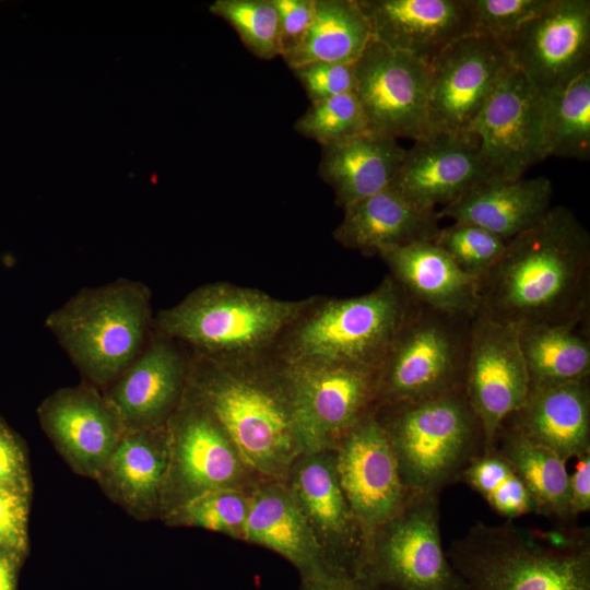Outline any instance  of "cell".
<instances>
[{"mask_svg":"<svg viewBox=\"0 0 590 590\" xmlns=\"http://www.w3.org/2000/svg\"><path fill=\"white\" fill-rule=\"evenodd\" d=\"M24 489L0 484V548L21 555L26 547L27 500Z\"/></svg>","mask_w":590,"mask_h":590,"instance_id":"cell-41","label":"cell"},{"mask_svg":"<svg viewBox=\"0 0 590 590\" xmlns=\"http://www.w3.org/2000/svg\"><path fill=\"white\" fill-rule=\"evenodd\" d=\"M438 497L411 492L366 538L356 579L367 590H468L441 544Z\"/></svg>","mask_w":590,"mask_h":590,"instance_id":"cell-8","label":"cell"},{"mask_svg":"<svg viewBox=\"0 0 590 590\" xmlns=\"http://www.w3.org/2000/svg\"><path fill=\"white\" fill-rule=\"evenodd\" d=\"M153 323L149 287L125 278L82 288L46 318L72 363L97 385L115 381L134 362Z\"/></svg>","mask_w":590,"mask_h":590,"instance_id":"cell-7","label":"cell"},{"mask_svg":"<svg viewBox=\"0 0 590 590\" xmlns=\"http://www.w3.org/2000/svg\"><path fill=\"white\" fill-rule=\"evenodd\" d=\"M460 481L477 492L506 520L515 521L535 514L524 484L496 449L476 457L463 471Z\"/></svg>","mask_w":590,"mask_h":590,"instance_id":"cell-34","label":"cell"},{"mask_svg":"<svg viewBox=\"0 0 590 590\" xmlns=\"http://www.w3.org/2000/svg\"><path fill=\"white\" fill-rule=\"evenodd\" d=\"M250 489L228 488L203 493L175 507L168 516L174 518V522L243 540Z\"/></svg>","mask_w":590,"mask_h":590,"instance_id":"cell-37","label":"cell"},{"mask_svg":"<svg viewBox=\"0 0 590 590\" xmlns=\"http://www.w3.org/2000/svg\"><path fill=\"white\" fill-rule=\"evenodd\" d=\"M332 448L339 482L367 538L411 493L375 409L343 433Z\"/></svg>","mask_w":590,"mask_h":590,"instance_id":"cell-16","label":"cell"},{"mask_svg":"<svg viewBox=\"0 0 590 590\" xmlns=\"http://www.w3.org/2000/svg\"><path fill=\"white\" fill-rule=\"evenodd\" d=\"M433 241L467 274L480 282L504 253L507 240L473 224L439 227Z\"/></svg>","mask_w":590,"mask_h":590,"instance_id":"cell-38","label":"cell"},{"mask_svg":"<svg viewBox=\"0 0 590 590\" xmlns=\"http://www.w3.org/2000/svg\"><path fill=\"white\" fill-rule=\"evenodd\" d=\"M504 424L567 462L589 452V378L531 388L523 406Z\"/></svg>","mask_w":590,"mask_h":590,"instance_id":"cell-27","label":"cell"},{"mask_svg":"<svg viewBox=\"0 0 590 590\" xmlns=\"http://www.w3.org/2000/svg\"><path fill=\"white\" fill-rule=\"evenodd\" d=\"M300 590H367L355 577L332 573L320 577L302 579Z\"/></svg>","mask_w":590,"mask_h":590,"instance_id":"cell-45","label":"cell"},{"mask_svg":"<svg viewBox=\"0 0 590 590\" xmlns=\"http://www.w3.org/2000/svg\"><path fill=\"white\" fill-rule=\"evenodd\" d=\"M373 39L429 64L472 33L467 0H357Z\"/></svg>","mask_w":590,"mask_h":590,"instance_id":"cell-21","label":"cell"},{"mask_svg":"<svg viewBox=\"0 0 590 590\" xmlns=\"http://www.w3.org/2000/svg\"><path fill=\"white\" fill-rule=\"evenodd\" d=\"M279 16L281 57L293 51L308 32L316 0H272Z\"/></svg>","mask_w":590,"mask_h":590,"instance_id":"cell-42","label":"cell"},{"mask_svg":"<svg viewBox=\"0 0 590 590\" xmlns=\"http://www.w3.org/2000/svg\"><path fill=\"white\" fill-rule=\"evenodd\" d=\"M188 365L189 353L153 330L143 351L106 397L125 429L167 423L185 393Z\"/></svg>","mask_w":590,"mask_h":590,"instance_id":"cell-20","label":"cell"},{"mask_svg":"<svg viewBox=\"0 0 590 590\" xmlns=\"http://www.w3.org/2000/svg\"><path fill=\"white\" fill-rule=\"evenodd\" d=\"M354 73V94L371 132L413 141L426 135L427 63L371 38Z\"/></svg>","mask_w":590,"mask_h":590,"instance_id":"cell-14","label":"cell"},{"mask_svg":"<svg viewBox=\"0 0 590 590\" xmlns=\"http://www.w3.org/2000/svg\"><path fill=\"white\" fill-rule=\"evenodd\" d=\"M530 379L518 328L476 314L471 322L463 389L485 436L495 449L504 423L526 403Z\"/></svg>","mask_w":590,"mask_h":590,"instance_id":"cell-13","label":"cell"},{"mask_svg":"<svg viewBox=\"0 0 590 590\" xmlns=\"http://www.w3.org/2000/svg\"><path fill=\"white\" fill-rule=\"evenodd\" d=\"M294 129L303 137L316 141L321 148L332 146L370 131L354 92L310 103L296 120Z\"/></svg>","mask_w":590,"mask_h":590,"instance_id":"cell-36","label":"cell"},{"mask_svg":"<svg viewBox=\"0 0 590 590\" xmlns=\"http://www.w3.org/2000/svg\"><path fill=\"white\" fill-rule=\"evenodd\" d=\"M472 319L413 303L378 369L377 405L463 387Z\"/></svg>","mask_w":590,"mask_h":590,"instance_id":"cell-9","label":"cell"},{"mask_svg":"<svg viewBox=\"0 0 590 590\" xmlns=\"http://www.w3.org/2000/svg\"><path fill=\"white\" fill-rule=\"evenodd\" d=\"M405 149L397 139L368 131L345 142L322 148L318 173L345 206L389 188Z\"/></svg>","mask_w":590,"mask_h":590,"instance_id":"cell-29","label":"cell"},{"mask_svg":"<svg viewBox=\"0 0 590 590\" xmlns=\"http://www.w3.org/2000/svg\"><path fill=\"white\" fill-rule=\"evenodd\" d=\"M166 427L169 467L163 505L169 511L203 493L249 491L258 482L224 430L186 389Z\"/></svg>","mask_w":590,"mask_h":590,"instance_id":"cell-10","label":"cell"},{"mask_svg":"<svg viewBox=\"0 0 590 590\" xmlns=\"http://www.w3.org/2000/svg\"><path fill=\"white\" fill-rule=\"evenodd\" d=\"M412 306L390 275L359 296H310L273 353L288 365H344L378 371Z\"/></svg>","mask_w":590,"mask_h":590,"instance_id":"cell-5","label":"cell"},{"mask_svg":"<svg viewBox=\"0 0 590 590\" xmlns=\"http://www.w3.org/2000/svg\"><path fill=\"white\" fill-rule=\"evenodd\" d=\"M543 150L548 156L590 157V70L543 96Z\"/></svg>","mask_w":590,"mask_h":590,"instance_id":"cell-33","label":"cell"},{"mask_svg":"<svg viewBox=\"0 0 590 590\" xmlns=\"http://www.w3.org/2000/svg\"><path fill=\"white\" fill-rule=\"evenodd\" d=\"M209 10L227 22L257 58L281 57L279 16L272 0H216Z\"/></svg>","mask_w":590,"mask_h":590,"instance_id":"cell-35","label":"cell"},{"mask_svg":"<svg viewBox=\"0 0 590 590\" xmlns=\"http://www.w3.org/2000/svg\"><path fill=\"white\" fill-rule=\"evenodd\" d=\"M186 392L220 425L256 481H284L315 451L287 366L273 352L244 359L189 353Z\"/></svg>","mask_w":590,"mask_h":590,"instance_id":"cell-1","label":"cell"},{"mask_svg":"<svg viewBox=\"0 0 590 590\" xmlns=\"http://www.w3.org/2000/svg\"><path fill=\"white\" fill-rule=\"evenodd\" d=\"M343 210L333 238L341 246L365 256L433 240L440 227L437 211L416 205L391 187Z\"/></svg>","mask_w":590,"mask_h":590,"instance_id":"cell-25","label":"cell"},{"mask_svg":"<svg viewBox=\"0 0 590 590\" xmlns=\"http://www.w3.org/2000/svg\"><path fill=\"white\" fill-rule=\"evenodd\" d=\"M428 67L426 135L471 133L510 64L499 40L469 34L448 45Z\"/></svg>","mask_w":590,"mask_h":590,"instance_id":"cell-11","label":"cell"},{"mask_svg":"<svg viewBox=\"0 0 590 590\" xmlns=\"http://www.w3.org/2000/svg\"><path fill=\"white\" fill-rule=\"evenodd\" d=\"M580 327L557 323L518 329L531 388L589 378L590 341Z\"/></svg>","mask_w":590,"mask_h":590,"instance_id":"cell-32","label":"cell"},{"mask_svg":"<svg viewBox=\"0 0 590 590\" xmlns=\"http://www.w3.org/2000/svg\"><path fill=\"white\" fill-rule=\"evenodd\" d=\"M0 484L26 491L22 453L2 425H0Z\"/></svg>","mask_w":590,"mask_h":590,"instance_id":"cell-43","label":"cell"},{"mask_svg":"<svg viewBox=\"0 0 590 590\" xmlns=\"http://www.w3.org/2000/svg\"><path fill=\"white\" fill-rule=\"evenodd\" d=\"M410 492L439 494L485 452L481 422L463 387L375 408Z\"/></svg>","mask_w":590,"mask_h":590,"instance_id":"cell-6","label":"cell"},{"mask_svg":"<svg viewBox=\"0 0 590 590\" xmlns=\"http://www.w3.org/2000/svg\"><path fill=\"white\" fill-rule=\"evenodd\" d=\"M243 541L283 556L302 579L341 573L328 563L284 481H258L252 485Z\"/></svg>","mask_w":590,"mask_h":590,"instance_id":"cell-23","label":"cell"},{"mask_svg":"<svg viewBox=\"0 0 590 590\" xmlns=\"http://www.w3.org/2000/svg\"><path fill=\"white\" fill-rule=\"evenodd\" d=\"M378 256L414 304L457 316L476 315L477 280L463 272L433 240L390 248Z\"/></svg>","mask_w":590,"mask_h":590,"instance_id":"cell-24","label":"cell"},{"mask_svg":"<svg viewBox=\"0 0 590 590\" xmlns=\"http://www.w3.org/2000/svg\"><path fill=\"white\" fill-rule=\"evenodd\" d=\"M285 365L316 450L332 448L343 433L377 405V370L344 365Z\"/></svg>","mask_w":590,"mask_h":590,"instance_id":"cell-19","label":"cell"},{"mask_svg":"<svg viewBox=\"0 0 590 590\" xmlns=\"http://www.w3.org/2000/svg\"><path fill=\"white\" fill-rule=\"evenodd\" d=\"M467 2L472 33L503 40L543 10L550 0H467Z\"/></svg>","mask_w":590,"mask_h":590,"instance_id":"cell-39","label":"cell"},{"mask_svg":"<svg viewBox=\"0 0 590 590\" xmlns=\"http://www.w3.org/2000/svg\"><path fill=\"white\" fill-rule=\"evenodd\" d=\"M488 179L492 174L474 134L434 133L405 149L390 187L416 205L437 211Z\"/></svg>","mask_w":590,"mask_h":590,"instance_id":"cell-18","label":"cell"},{"mask_svg":"<svg viewBox=\"0 0 590 590\" xmlns=\"http://www.w3.org/2000/svg\"><path fill=\"white\" fill-rule=\"evenodd\" d=\"M20 556L0 548V590H16Z\"/></svg>","mask_w":590,"mask_h":590,"instance_id":"cell-46","label":"cell"},{"mask_svg":"<svg viewBox=\"0 0 590 590\" xmlns=\"http://www.w3.org/2000/svg\"><path fill=\"white\" fill-rule=\"evenodd\" d=\"M292 71L310 103L354 92V63L312 62Z\"/></svg>","mask_w":590,"mask_h":590,"instance_id":"cell-40","label":"cell"},{"mask_svg":"<svg viewBox=\"0 0 590 590\" xmlns=\"http://www.w3.org/2000/svg\"><path fill=\"white\" fill-rule=\"evenodd\" d=\"M371 31L357 0H316L314 21L300 44L283 60L291 69L312 63H355Z\"/></svg>","mask_w":590,"mask_h":590,"instance_id":"cell-30","label":"cell"},{"mask_svg":"<svg viewBox=\"0 0 590 590\" xmlns=\"http://www.w3.org/2000/svg\"><path fill=\"white\" fill-rule=\"evenodd\" d=\"M576 460L568 482L569 511L573 520L590 509V451Z\"/></svg>","mask_w":590,"mask_h":590,"instance_id":"cell-44","label":"cell"},{"mask_svg":"<svg viewBox=\"0 0 590 590\" xmlns=\"http://www.w3.org/2000/svg\"><path fill=\"white\" fill-rule=\"evenodd\" d=\"M284 482L330 566L356 578L366 536L339 482L333 448L303 453Z\"/></svg>","mask_w":590,"mask_h":590,"instance_id":"cell-17","label":"cell"},{"mask_svg":"<svg viewBox=\"0 0 590 590\" xmlns=\"http://www.w3.org/2000/svg\"><path fill=\"white\" fill-rule=\"evenodd\" d=\"M169 467L166 424L125 429L101 475L129 508L149 515L164 504Z\"/></svg>","mask_w":590,"mask_h":590,"instance_id":"cell-28","label":"cell"},{"mask_svg":"<svg viewBox=\"0 0 590 590\" xmlns=\"http://www.w3.org/2000/svg\"><path fill=\"white\" fill-rule=\"evenodd\" d=\"M552 197V181L544 176L488 179L437 210V215L480 226L508 241L546 215Z\"/></svg>","mask_w":590,"mask_h":590,"instance_id":"cell-26","label":"cell"},{"mask_svg":"<svg viewBox=\"0 0 590 590\" xmlns=\"http://www.w3.org/2000/svg\"><path fill=\"white\" fill-rule=\"evenodd\" d=\"M307 298L282 299L228 282L201 285L154 318L153 330L193 355L244 359L273 352Z\"/></svg>","mask_w":590,"mask_h":590,"instance_id":"cell-4","label":"cell"},{"mask_svg":"<svg viewBox=\"0 0 590 590\" xmlns=\"http://www.w3.org/2000/svg\"><path fill=\"white\" fill-rule=\"evenodd\" d=\"M39 415L73 468L90 476L101 475L125 432L108 400L83 386L54 393Z\"/></svg>","mask_w":590,"mask_h":590,"instance_id":"cell-22","label":"cell"},{"mask_svg":"<svg viewBox=\"0 0 590 590\" xmlns=\"http://www.w3.org/2000/svg\"><path fill=\"white\" fill-rule=\"evenodd\" d=\"M499 42L509 64L550 95L590 70V1L550 0Z\"/></svg>","mask_w":590,"mask_h":590,"instance_id":"cell-12","label":"cell"},{"mask_svg":"<svg viewBox=\"0 0 590 590\" xmlns=\"http://www.w3.org/2000/svg\"><path fill=\"white\" fill-rule=\"evenodd\" d=\"M447 556L468 590H590V531L476 522Z\"/></svg>","mask_w":590,"mask_h":590,"instance_id":"cell-3","label":"cell"},{"mask_svg":"<svg viewBox=\"0 0 590 590\" xmlns=\"http://www.w3.org/2000/svg\"><path fill=\"white\" fill-rule=\"evenodd\" d=\"M495 449L507 460L528 489L535 514L568 524L569 511L567 461L514 428L504 424Z\"/></svg>","mask_w":590,"mask_h":590,"instance_id":"cell-31","label":"cell"},{"mask_svg":"<svg viewBox=\"0 0 590 590\" xmlns=\"http://www.w3.org/2000/svg\"><path fill=\"white\" fill-rule=\"evenodd\" d=\"M543 110L544 97L510 66L471 130L492 179L521 178L530 167L545 160Z\"/></svg>","mask_w":590,"mask_h":590,"instance_id":"cell-15","label":"cell"},{"mask_svg":"<svg viewBox=\"0 0 590 590\" xmlns=\"http://www.w3.org/2000/svg\"><path fill=\"white\" fill-rule=\"evenodd\" d=\"M590 235L566 206H552L507 241L479 282L480 315L518 329L583 323L590 297Z\"/></svg>","mask_w":590,"mask_h":590,"instance_id":"cell-2","label":"cell"}]
</instances>
